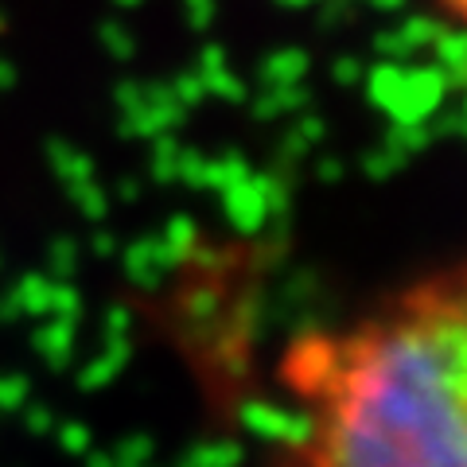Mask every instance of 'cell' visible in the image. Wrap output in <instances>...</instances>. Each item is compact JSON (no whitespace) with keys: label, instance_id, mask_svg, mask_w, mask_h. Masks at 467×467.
Segmentation results:
<instances>
[{"label":"cell","instance_id":"obj_2","mask_svg":"<svg viewBox=\"0 0 467 467\" xmlns=\"http://www.w3.org/2000/svg\"><path fill=\"white\" fill-rule=\"evenodd\" d=\"M425 5L467 43V0H425Z\"/></svg>","mask_w":467,"mask_h":467},{"label":"cell","instance_id":"obj_1","mask_svg":"<svg viewBox=\"0 0 467 467\" xmlns=\"http://www.w3.org/2000/svg\"><path fill=\"white\" fill-rule=\"evenodd\" d=\"M269 467H467V245L276 358Z\"/></svg>","mask_w":467,"mask_h":467}]
</instances>
